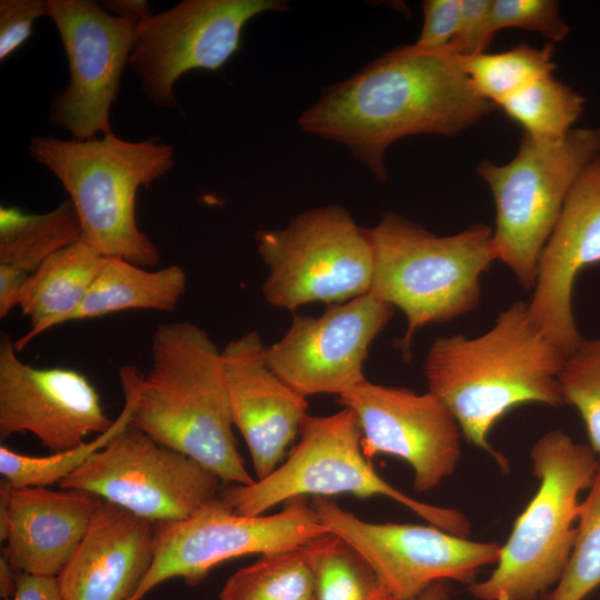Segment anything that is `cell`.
I'll list each match as a JSON object with an SVG mask.
<instances>
[{
  "instance_id": "cell-35",
  "label": "cell",
  "mask_w": 600,
  "mask_h": 600,
  "mask_svg": "<svg viewBox=\"0 0 600 600\" xmlns=\"http://www.w3.org/2000/svg\"><path fill=\"white\" fill-rule=\"evenodd\" d=\"M492 0H461L459 30L444 49L458 57L484 52L491 39L487 34V19Z\"/></svg>"
},
{
  "instance_id": "cell-4",
  "label": "cell",
  "mask_w": 600,
  "mask_h": 600,
  "mask_svg": "<svg viewBox=\"0 0 600 600\" xmlns=\"http://www.w3.org/2000/svg\"><path fill=\"white\" fill-rule=\"evenodd\" d=\"M366 231L373 253L369 292L406 316L407 330L398 342L404 360L419 329L479 306L481 276L499 260L493 229L486 224L439 237L388 212Z\"/></svg>"
},
{
  "instance_id": "cell-10",
  "label": "cell",
  "mask_w": 600,
  "mask_h": 600,
  "mask_svg": "<svg viewBox=\"0 0 600 600\" xmlns=\"http://www.w3.org/2000/svg\"><path fill=\"white\" fill-rule=\"evenodd\" d=\"M327 533L308 497L286 501L276 514L249 517L236 514L219 496L186 519L154 522L152 563L131 600L168 579L197 586L223 561L292 549Z\"/></svg>"
},
{
  "instance_id": "cell-6",
  "label": "cell",
  "mask_w": 600,
  "mask_h": 600,
  "mask_svg": "<svg viewBox=\"0 0 600 600\" xmlns=\"http://www.w3.org/2000/svg\"><path fill=\"white\" fill-rule=\"evenodd\" d=\"M530 459L538 490L513 523L490 577L469 586L478 600H537L560 581L569 563L578 497L590 487L598 461L589 446L561 430L541 436Z\"/></svg>"
},
{
  "instance_id": "cell-24",
  "label": "cell",
  "mask_w": 600,
  "mask_h": 600,
  "mask_svg": "<svg viewBox=\"0 0 600 600\" xmlns=\"http://www.w3.org/2000/svg\"><path fill=\"white\" fill-rule=\"evenodd\" d=\"M81 238L70 200L41 214L0 208V268L29 277L44 260Z\"/></svg>"
},
{
  "instance_id": "cell-34",
  "label": "cell",
  "mask_w": 600,
  "mask_h": 600,
  "mask_svg": "<svg viewBox=\"0 0 600 600\" xmlns=\"http://www.w3.org/2000/svg\"><path fill=\"white\" fill-rule=\"evenodd\" d=\"M461 3V0L423 1V23L414 46L428 51L447 48L459 30Z\"/></svg>"
},
{
  "instance_id": "cell-3",
  "label": "cell",
  "mask_w": 600,
  "mask_h": 600,
  "mask_svg": "<svg viewBox=\"0 0 600 600\" xmlns=\"http://www.w3.org/2000/svg\"><path fill=\"white\" fill-rule=\"evenodd\" d=\"M564 358L532 322L528 303L516 301L478 337L437 338L423 371L428 391L449 409L467 442L508 471L507 458L491 447L489 434L521 404H564L559 384Z\"/></svg>"
},
{
  "instance_id": "cell-26",
  "label": "cell",
  "mask_w": 600,
  "mask_h": 600,
  "mask_svg": "<svg viewBox=\"0 0 600 600\" xmlns=\"http://www.w3.org/2000/svg\"><path fill=\"white\" fill-rule=\"evenodd\" d=\"M553 54L552 42L542 48L521 42L502 52L459 57V62L476 92L498 107L533 82L552 76Z\"/></svg>"
},
{
  "instance_id": "cell-23",
  "label": "cell",
  "mask_w": 600,
  "mask_h": 600,
  "mask_svg": "<svg viewBox=\"0 0 600 600\" xmlns=\"http://www.w3.org/2000/svg\"><path fill=\"white\" fill-rule=\"evenodd\" d=\"M186 288V272L177 264L148 270L122 258L107 257L69 322L126 310L172 311Z\"/></svg>"
},
{
  "instance_id": "cell-36",
  "label": "cell",
  "mask_w": 600,
  "mask_h": 600,
  "mask_svg": "<svg viewBox=\"0 0 600 600\" xmlns=\"http://www.w3.org/2000/svg\"><path fill=\"white\" fill-rule=\"evenodd\" d=\"M10 600H64L57 577L20 572L14 596Z\"/></svg>"
},
{
  "instance_id": "cell-25",
  "label": "cell",
  "mask_w": 600,
  "mask_h": 600,
  "mask_svg": "<svg viewBox=\"0 0 600 600\" xmlns=\"http://www.w3.org/2000/svg\"><path fill=\"white\" fill-rule=\"evenodd\" d=\"M312 541L261 554L226 581L218 600H317Z\"/></svg>"
},
{
  "instance_id": "cell-8",
  "label": "cell",
  "mask_w": 600,
  "mask_h": 600,
  "mask_svg": "<svg viewBox=\"0 0 600 600\" xmlns=\"http://www.w3.org/2000/svg\"><path fill=\"white\" fill-rule=\"evenodd\" d=\"M599 153L600 128H580L557 140L524 133L511 161L478 164L494 200L499 260L526 290L534 287L541 252L570 190Z\"/></svg>"
},
{
  "instance_id": "cell-38",
  "label": "cell",
  "mask_w": 600,
  "mask_h": 600,
  "mask_svg": "<svg viewBox=\"0 0 600 600\" xmlns=\"http://www.w3.org/2000/svg\"><path fill=\"white\" fill-rule=\"evenodd\" d=\"M20 571L16 569L4 557L0 558V597L10 600L17 590Z\"/></svg>"
},
{
  "instance_id": "cell-7",
  "label": "cell",
  "mask_w": 600,
  "mask_h": 600,
  "mask_svg": "<svg viewBox=\"0 0 600 600\" xmlns=\"http://www.w3.org/2000/svg\"><path fill=\"white\" fill-rule=\"evenodd\" d=\"M361 441L362 432L352 410L342 408L322 417L308 414L299 431V442L284 462L252 484H233L222 490L220 499L236 514L252 517L298 497L382 496L431 526L468 538L471 524L463 513L421 502L388 483L363 453Z\"/></svg>"
},
{
  "instance_id": "cell-31",
  "label": "cell",
  "mask_w": 600,
  "mask_h": 600,
  "mask_svg": "<svg viewBox=\"0 0 600 600\" xmlns=\"http://www.w3.org/2000/svg\"><path fill=\"white\" fill-rule=\"evenodd\" d=\"M559 384L564 404L579 411L590 448L600 454V339L582 340L564 358Z\"/></svg>"
},
{
  "instance_id": "cell-27",
  "label": "cell",
  "mask_w": 600,
  "mask_h": 600,
  "mask_svg": "<svg viewBox=\"0 0 600 600\" xmlns=\"http://www.w3.org/2000/svg\"><path fill=\"white\" fill-rule=\"evenodd\" d=\"M317 600H394L368 561L339 537L312 541Z\"/></svg>"
},
{
  "instance_id": "cell-33",
  "label": "cell",
  "mask_w": 600,
  "mask_h": 600,
  "mask_svg": "<svg viewBox=\"0 0 600 600\" xmlns=\"http://www.w3.org/2000/svg\"><path fill=\"white\" fill-rule=\"evenodd\" d=\"M48 16L47 0L0 1V60L23 46L32 33L34 21Z\"/></svg>"
},
{
  "instance_id": "cell-37",
  "label": "cell",
  "mask_w": 600,
  "mask_h": 600,
  "mask_svg": "<svg viewBox=\"0 0 600 600\" xmlns=\"http://www.w3.org/2000/svg\"><path fill=\"white\" fill-rule=\"evenodd\" d=\"M102 8L113 16L133 18L139 21L152 14L144 0H108L102 2Z\"/></svg>"
},
{
  "instance_id": "cell-39",
  "label": "cell",
  "mask_w": 600,
  "mask_h": 600,
  "mask_svg": "<svg viewBox=\"0 0 600 600\" xmlns=\"http://www.w3.org/2000/svg\"><path fill=\"white\" fill-rule=\"evenodd\" d=\"M404 600H451V589L448 581H438L417 597Z\"/></svg>"
},
{
  "instance_id": "cell-11",
  "label": "cell",
  "mask_w": 600,
  "mask_h": 600,
  "mask_svg": "<svg viewBox=\"0 0 600 600\" xmlns=\"http://www.w3.org/2000/svg\"><path fill=\"white\" fill-rule=\"evenodd\" d=\"M221 479L129 423L59 482L152 522L186 519L220 496Z\"/></svg>"
},
{
  "instance_id": "cell-2",
  "label": "cell",
  "mask_w": 600,
  "mask_h": 600,
  "mask_svg": "<svg viewBox=\"0 0 600 600\" xmlns=\"http://www.w3.org/2000/svg\"><path fill=\"white\" fill-rule=\"evenodd\" d=\"M131 400L129 424L216 473L221 481L252 484L237 449L222 350L196 323L172 321L152 334L144 376L120 369Z\"/></svg>"
},
{
  "instance_id": "cell-18",
  "label": "cell",
  "mask_w": 600,
  "mask_h": 600,
  "mask_svg": "<svg viewBox=\"0 0 600 600\" xmlns=\"http://www.w3.org/2000/svg\"><path fill=\"white\" fill-rule=\"evenodd\" d=\"M600 264V153L581 172L541 252L528 311L536 327L568 357L582 342L572 313L579 273Z\"/></svg>"
},
{
  "instance_id": "cell-15",
  "label": "cell",
  "mask_w": 600,
  "mask_h": 600,
  "mask_svg": "<svg viewBox=\"0 0 600 600\" xmlns=\"http://www.w3.org/2000/svg\"><path fill=\"white\" fill-rule=\"evenodd\" d=\"M393 313L391 304L367 292L318 317L294 316L283 337L267 346V361L306 398L340 396L367 380L369 348Z\"/></svg>"
},
{
  "instance_id": "cell-16",
  "label": "cell",
  "mask_w": 600,
  "mask_h": 600,
  "mask_svg": "<svg viewBox=\"0 0 600 600\" xmlns=\"http://www.w3.org/2000/svg\"><path fill=\"white\" fill-rule=\"evenodd\" d=\"M338 402L356 413L366 457L389 454L406 461L417 492L436 489L454 472L462 433L449 409L430 391L419 394L364 380L338 396Z\"/></svg>"
},
{
  "instance_id": "cell-17",
  "label": "cell",
  "mask_w": 600,
  "mask_h": 600,
  "mask_svg": "<svg viewBox=\"0 0 600 600\" xmlns=\"http://www.w3.org/2000/svg\"><path fill=\"white\" fill-rule=\"evenodd\" d=\"M100 396L82 373L36 368L23 362L14 341L0 339V438L30 432L52 453L84 444L90 433L109 430Z\"/></svg>"
},
{
  "instance_id": "cell-28",
  "label": "cell",
  "mask_w": 600,
  "mask_h": 600,
  "mask_svg": "<svg viewBox=\"0 0 600 600\" xmlns=\"http://www.w3.org/2000/svg\"><path fill=\"white\" fill-rule=\"evenodd\" d=\"M584 101L569 86L548 76L507 98L498 107L519 123L524 133L557 140L572 130L583 111Z\"/></svg>"
},
{
  "instance_id": "cell-20",
  "label": "cell",
  "mask_w": 600,
  "mask_h": 600,
  "mask_svg": "<svg viewBox=\"0 0 600 600\" xmlns=\"http://www.w3.org/2000/svg\"><path fill=\"white\" fill-rule=\"evenodd\" d=\"M102 499L78 489L13 488L0 526L4 557L20 572L58 577L86 537Z\"/></svg>"
},
{
  "instance_id": "cell-30",
  "label": "cell",
  "mask_w": 600,
  "mask_h": 600,
  "mask_svg": "<svg viewBox=\"0 0 600 600\" xmlns=\"http://www.w3.org/2000/svg\"><path fill=\"white\" fill-rule=\"evenodd\" d=\"M578 522L569 563L548 600H583L600 586V460L579 504Z\"/></svg>"
},
{
  "instance_id": "cell-9",
  "label": "cell",
  "mask_w": 600,
  "mask_h": 600,
  "mask_svg": "<svg viewBox=\"0 0 600 600\" xmlns=\"http://www.w3.org/2000/svg\"><path fill=\"white\" fill-rule=\"evenodd\" d=\"M256 239L268 267L262 293L276 308L339 304L371 288L373 253L366 228L340 206L304 211L283 228L260 230Z\"/></svg>"
},
{
  "instance_id": "cell-14",
  "label": "cell",
  "mask_w": 600,
  "mask_h": 600,
  "mask_svg": "<svg viewBox=\"0 0 600 600\" xmlns=\"http://www.w3.org/2000/svg\"><path fill=\"white\" fill-rule=\"evenodd\" d=\"M47 6L70 73L69 84L51 102L50 121L74 140L113 133L110 110L139 20L113 16L90 0H47Z\"/></svg>"
},
{
  "instance_id": "cell-32",
  "label": "cell",
  "mask_w": 600,
  "mask_h": 600,
  "mask_svg": "<svg viewBox=\"0 0 600 600\" xmlns=\"http://www.w3.org/2000/svg\"><path fill=\"white\" fill-rule=\"evenodd\" d=\"M503 28H519L543 34L552 43L563 40L569 26L553 0H492L487 19V34L492 40Z\"/></svg>"
},
{
  "instance_id": "cell-12",
  "label": "cell",
  "mask_w": 600,
  "mask_h": 600,
  "mask_svg": "<svg viewBox=\"0 0 600 600\" xmlns=\"http://www.w3.org/2000/svg\"><path fill=\"white\" fill-rule=\"evenodd\" d=\"M289 9L282 0H184L138 22L128 64L159 108L177 106L174 84L191 70L219 71L256 16Z\"/></svg>"
},
{
  "instance_id": "cell-13",
  "label": "cell",
  "mask_w": 600,
  "mask_h": 600,
  "mask_svg": "<svg viewBox=\"0 0 600 600\" xmlns=\"http://www.w3.org/2000/svg\"><path fill=\"white\" fill-rule=\"evenodd\" d=\"M310 504L329 533L356 549L397 600L417 597L438 581L473 583L479 570L500 556L497 542L469 540L434 526L368 522L328 497H313Z\"/></svg>"
},
{
  "instance_id": "cell-22",
  "label": "cell",
  "mask_w": 600,
  "mask_h": 600,
  "mask_svg": "<svg viewBox=\"0 0 600 600\" xmlns=\"http://www.w3.org/2000/svg\"><path fill=\"white\" fill-rule=\"evenodd\" d=\"M106 258L79 239L51 254L28 277L18 307L29 319L30 329L14 340L18 352L44 331L69 322Z\"/></svg>"
},
{
  "instance_id": "cell-1",
  "label": "cell",
  "mask_w": 600,
  "mask_h": 600,
  "mask_svg": "<svg viewBox=\"0 0 600 600\" xmlns=\"http://www.w3.org/2000/svg\"><path fill=\"white\" fill-rule=\"evenodd\" d=\"M497 107L480 97L447 49H393L342 82L324 88L298 123L343 144L381 182L386 150L420 133L453 137Z\"/></svg>"
},
{
  "instance_id": "cell-5",
  "label": "cell",
  "mask_w": 600,
  "mask_h": 600,
  "mask_svg": "<svg viewBox=\"0 0 600 600\" xmlns=\"http://www.w3.org/2000/svg\"><path fill=\"white\" fill-rule=\"evenodd\" d=\"M31 157L62 183L77 212L81 240L107 257L143 268L158 264L157 246L137 223L136 198L174 164L173 147L127 141L110 133L92 140L41 136Z\"/></svg>"
},
{
  "instance_id": "cell-21",
  "label": "cell",
  "mask_w": 600,
  "mask_h": 600,
  "mask_svg": "<svg viewBox=\"0 0 600 600\" xmlns=\"http://www.w3.org/2000/svg\"><path fill=\"white\" fill-rule=\"evenodd\" d=\"M154 522L102 500L57 577L64 600H131L153 559Z\"/></svg>"
},
{
  "instance_id": "cell-29",
  "label": "cell",
  "mask_w": 600,
  "mask_h": 600,
  "mask_svg": "<svg viewBox=\"0 0 600 600\" xmlns=\"http://www.w3.org/2000/svg\"><path fill=\"white\" fill-rule=\"evenodd\" d=\"M131 400L124 396V407L114 420L112 427L106 432L86 442L79 448L51 453L48 457H32L18 453L9 448L0 447V473L2 479L13 488L48 487L59 484L96 451L104 447L109 440L129 423Z\"/></svg>"
},
{
  "instance_id": "cell-19",
  "label": "cell",
  "mask_w": 600,
  "mask_h": 600,
  "mask_svg": "<svg viewBox=\"0 0 600 600\" xmlns=\"http://www.w3.org/2000/svg\"><path fill=\"white\" fill-rule=\"evenodd\" d=\"M266 351L257 331L222 349L232 422L248 446L256 480L279 467L309 407L307 398L271 369Z\"/></svg>"
}]
</instances>
